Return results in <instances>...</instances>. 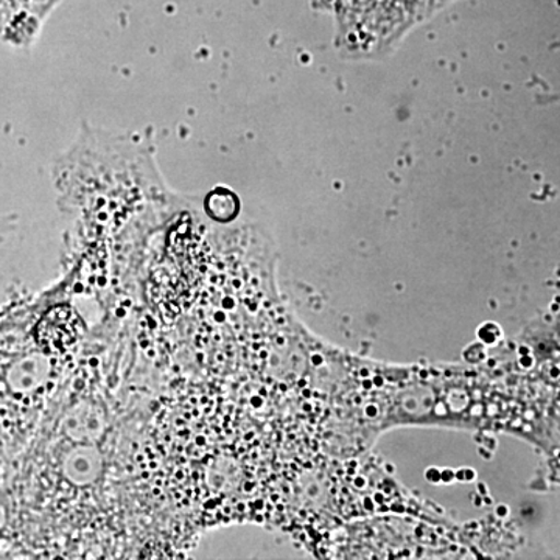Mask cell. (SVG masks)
Wrapping results in <instances>:
<instances>
[{
  "label": "cell",
  "instance_id": "6da1fadb",
  "mask_svg": "<svg viewBox=\"0 0 560 560\" xmlns=\"http://www.w3.org/2000/svg\"><path fill=\"white\" fill-rule=\"evenodd\" d=\"M72 455L69 463V477L72 478V481L90 482L92 478L97 477L98 466H101L97 453L77 451Z\"/></svg>",
  "mask_w": 560,
  "mask_h": 560
},
{
  "label": "cell",
  "instance_id": "7a4b0ae2",
  "mask_svg": "<svg viewBox=\"0 0 560 560\" xmlns=\"http://www.w3.org/2000/svg\"><path fill=\"white\" fill-rule=\"evenodd\" d=\"M206 209L213 220L230 221L238 212V201L231 191L220 189L209 195Z\"/></svg>",
  "mask_w": 560,
  "mask_h": 560
}]
</instances>
